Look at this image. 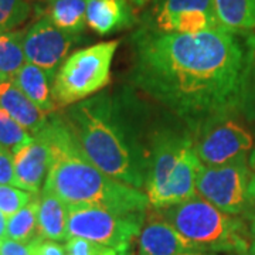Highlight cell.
Masks as SVG:
<instances>
[{
    "instance_id": "16",
    "label": "cell",
    "mask_w": 255,
    "mask_h": 255,
    "mask_svg": "<svg viewBox=\"0 0 255 255\" xmlns=\"http://www.w3.org/2000/svg\"><path fill=\"white\" fill-rule=\"evenodd\" d=\"M135 18L127 0H88L87 26L98 36H108L129 27Z\"/></svg>"
},
{
    "instance_id": "8",
    "label": "cell",
    "mask_w": 255,
    "mask_h": 255,
    "mask_svg": "<svg viewBox=\"0 0 255 255\" xmlns=\"http://www.w3.org/2000/svg\"><path fill=\"white\" fill-rule=\"evenodd\" d=\"M250 160H237L221 166L203 164L197 174V196L217 209L237 216L248 210L250 204Z\"/></svg>"
},
{
    "instance_id": "26",
    "label": "cell",
    "mask_w": 255,
    "mask_h": 255,
    "mask_svg": "<svg viewBox=\"0 0 255 255\" xmlns=\"http://www.w3.org/2000/svg\"><path fill=\"white\" fill-rule=\"evenodd\" d=\"M34 196L36 194L23 190L16 186L0 184V211L6 217H10L14 213H17L18 210L23 209L24 206H27Z\"/></svg>"
},
{
    "instance_id": "25",
    "label": "cell",
    "mask_w": 255,
    "mask_h": 255,
    "mask_svg": "<svg viewBox=\"0 0 255 255\" xmlns=\"http://www.w3.org/2000/svg\"><path fill=\"white\" fill-rule=\"evenodd\" d=\"M33 0H0V33L14 31L31 14Z\"/></svg>"
},
{
    "instance_id": "20",
    "label": "cell",
    "mask_w": 255,
    "mask_h": 255,
    "mask_svg": "<svg viewBox=\"0 0 255 255\" xmlns=\"http://www.w3.org/2000/svg\"><path fill=\"white\" fill-rule=\"evenodd\" d=\"M88 0H47L44 16L55 27L71 34H81L87 21Z\"/></svg>"
},
{
    "instance_id": "31",
    "label": "cell",
    "mask_w": 255,
    "mask_h": 255,
    "mask_svg": "<svg viewBox=\"0 0 255 255\" xmlns=\"http://www.w3.org/2000/svg\"><path fill=\"white\" fill-rule=\"evenodd\" d=\"M128 4H129V7L132 9L133 11V14L137 13V11H140V10H143L150 3V1H153V0H127Z\"/></svg>"
},
{
    "instance_id": "14",
    "label": "cell",
    "mask_w": 255,
    "mask_h": 255,
    "mask_svg": "<svg viewBox=\"0 0 255 255\" xmlns=\"http://www.w3.org/2000/svg\"><path fill=\"white\" fill-rule=\"evenodd\" d=\"M16 186L37 194L46 180L50 167V149L41 137H34L13 155Z\"/></svg>"
},
{
    "instance_id": "9",
    "label": "cell",
    "mask_w": 255,
    "mask_h": 255,
    "mask_svg": "<svg viewBox=\"0 0 255 255\" xmlns=\"http://www.w3.org/2000/svg\"><path fill=\"white\" fill-rule=\"evenodd\" d=\"M80 34L55 27L47 17H40L24 31L23 50L26 63L43 68L54 78L70 50L80 43Z\"/></svg>"
},
{
    "instance_id": "6",
    "label": "cell",
    "mask_w": 255,
    "mask_h": 255,
    "mask_svg": "<svg viewBox=\"0 0 255 255\" xmlns=\"http://www.w3.org/2000/svg\"><path fill=\"white\" fill-rule=\"evenodd\" d=\"M68 238L78 237L128 255L139 237L146 213H121L94 206H68Z\"/></svg>"
},
{
    "instance_id": "12",
    "label": "cell",
    "mask_w": 255,
    "mask_h": 255,
    "mask_svg": "<svg viewBox=\"0 0 255 255\" xmlns=\"http://www.w3.org/2000/svg\"><path fill=\"white\" fill-rule=\"evenodd\" d=\"M193 143V139L187 135L173 133V132H160L156 133L153 140L152 160L146 177L145 190L147 199H152L159 193L183 155L184 149Z\"/></svg>"
},
{
    "instance_id": "11",
    "label": "cell",
    "mask_w": 255,
    "mask_h": 255,
    "mask_svg": "<svg viewBox=\"0 0 255 255\" xmlns=\"http://www.w3.org/2000/svg\"><path fill=\"white\" fill-rule=\"evenodd\" d=\"M201 166L203 163L196 153L194 143H191L184 149L166 184L149 199V204L155 209L163 210L197 196L196 182Z\"/></svg>"
},
{
    "instance_id": "36",
    "label": "cell",
    "mask_w": 255,
    "mask_h": 255,
    "mask_svg": "<svg viewBox=\"0 0 255 255\" xmlns=\"http://www.w3.org/2000/svg\"><path fill=\"white\" fill-rule=\"evenodd\" d=\"M247 255H255V240L250 244V248H248V254Z\"/></svg>"
},
{
    "instance_id": "15",
    "label": "cell",
    "mask_w": 255,
    "mask_h": 255,
    "mask_svg": "<svg viewBox=\"0 0 255 255\" xmlns=\"http://www.w3.org/2000/svg\"><path fill=\"white\" fill-rule=\"evenodd\" d=\"M0 107L33 136L40 133L48 122L46 112L40 110L13 80L0 81Z\"/></svg>"
},
{
    "instance_id": "33",
    "label": "cell",
    "mask_w": 255,
    "mask_h": 255,
    "mask_svg": "<svg viewBox=\"0 0 255 255\" xmlns=\"http://www.w3.org/2000/svg\"><path fill=\"white\" fill-rule=\"evenodd\" d=\"M6 228H7V217L0 211V244L6 240Z\"/></svg>"
},
{
    "instance_id": "37",
    "label": "cell",
    "mask_w": 255,
    "mask_h": 255,
    "mask_svg": "<svg viewBox=\"0 0 255 255\" xmlns=\"http://www.w3.org/2000/svg\"><path fill=\"white\" fill-rule=\"evenodd\" d=\"M253 170H255V166H254V167H253Z\"/></svg>"
},
{
    "instance_id": "7",
    "label": "cell",
    "mask_w": 255,
    "mask_h": 255,
    "mask_svg": "<svg viewBox=\"0 0 255 255\" xmlns=\"http://www.w3.org/2000/svg\"><path fill=\"white\" fill-rule=\"evenodd\" d=\"M193 143L201 163L206 166L250 160L255 145L250 130L231 118L230 114L213 117L201 124Z\"/></svg>"
},
{
    "instance_id": "5",
    "label": "cell",
    "mask_w": 255,
    "mask_h": 255,
    "mask_svg": "<svg viewBox=\"0 0 255 255\" xmlns=\"http://www.w3.org/2000/svg\"><path fill=\"white\" fill-rule=\"evenodd\" d=\"M119 40L102 41L70 54L53 81L57 108H68L100 94L111 82V67Z\"/></svg>"
},
{
    "instance_id": "4",
    "label": "cell",
    "mask_w": 255,
    "mask_h": 255,
    "mask_svg": "<svg viewBox=\"0 0 255 255\" xmlns=\"http://www.w3.org/2000/svg\"><path fill=\"white\" fill-rule=\"evenodd\" d=\"M162 217L199 251L248 254L251 243L247 238L244 221L200 196L163 209Z\"/></svg>"
},
{
    "instance_id": "3",
    "label": "cell",
    "mask_w": 255,
    "mask_h": 255,
    "mask_svg": "<svg viewBox=\"0 0 255 255\" xmlns=\"http://www.w3.org/2000/svg\"><path fill=\"white\" fill-rule=\"evenodd\" d=\"M36 136L50 149V167L43 190L68 206L146 213L150 206L146 193L100 170L84 155L61 115L48 117L46 128Z\"/></svg>"
},
{
    "instance_id": "28",
    "label": "cell",
    "mask_w": 255,
    "mask_h": 255,
    "mask_svg": "<svg viewBox=\"0 0 255 255\" xmlns=\"http://www.w3.org/2000/svg\"><path fill=\"white\" fill-rule=\"evenodd\" d=\"M31 255H67L65 247L58 244L57 241L37 238L33 243L28 244Z\"/></svg>"
},
{
    "instance_id": "10",
    "label": "cell",
    "mask_w": 255,
    "mask_h": 255,
    "mask_svg": "<svg viewBox=\"0 0 255 255\" xmlns=\"http://www.w3.org/2000/svg\"><path fill=\"white\" fill-rule=\"evenodd\" d=\"M150 27L163 33L196 34L223 26L213 0H162Z\"/></svg>"
},
{
    "instance_id": "1",
    "label": "cell",
    "mask_w": 255,
    "mask_h": 255,
    "mask_svg": "<svg viewBox=\"0 0 255 255\" xmlns=\"http://www.w3.org/2000/svg\"><path fill=\"white\" fill-rule=\"evenodd\" d=\"M132 44L135 87L190 127L237 111L244 47L234 33L219 27L179 34L147 26Z\"/></svg>"
},
{
    "instance_id": "27",
    "label": "cell",
    "mask_w": 255,
    "mask_h": 255,
    "mask_svg": "<svg viewBox=\"0 0 255 255\" xmlns=\"http://www.w3.org/2000/svg\"><path fill=\"white\" fill-rule=\"evenodd\" d=\"M65 251L67 255H121L115 248L78 237L67 240Z\"/></svg>"
},
{
    "instance_id": "17",
    "label": "cell",
    "mask_w": 255,
    "mask_h": 255,
    "mask_svg": "<svg viewBox=\"0 0 255 255\" xmlns=\"http://www.w3.org/2000/svg\"><path fill=\"white\" fill-rule=\"evenodd\" d=\"M13 81L47 115L57 110L53 95L54 78L43 68L26 63L14 75Z\"/></svg>"
},
{
    "instance_id": "22",
    "label": "cell",
    "mask_w": 255,
    "mask_h": 255,
    "mask_svg": "<svg viewBox=\"0 0 255 255\" xmlns=\"http://www.w3.org/2000/svg\"><path fill=\"white\" fill-rule=\"evenodd\" d=\"M37 213H38V197L34 196L27 206H24L17 213L7 217L6 238L21 244H30L37 238H41L38 233Z\"/></svg>"
},
{
    "instance_id": "18",
    "label": "cell",
    "mask_w": 255,
    "mask_h": 255,
    "mask_svg": "<svg viewBox=\"0 0 255 255\" xmlns=\"http://www.w3.org/2000/svg\"><path fill=\"white\" fill-rule=\"evenodd\" d=\"M40 237L51 241L68 240V207L57 196L43 190L37 213Z\"/></svg>"
},
{
    "instance_id": "35",
    "label": "cell",
    "mask_w": 255,
    "mask_h": 255,
    "mask_svg": "<svg viewBox=\"0 0 255 255\" xmlns=\"http://www.w3.org/2000/svg\"><path fill=\"white\" fill-rule=\"evenodd\" d=\"M250 166H251V169L255 166V145L253 152H251V155H250Z\"/></svg>"
},
{
    "instance_id": "19",
    "label": "cell",
    "mask_w": 255,
    "mask_h": 255,
    "mask_svg": "<svg viewBox=\"0 0 255 255\" xmlns=\"http://www.w3.org/2000/svg\"><path fill=\"white\" fill-rule=\"evenodd\" d=\"M219 23L231 33H255V0H213Z\"/></svg>"
},
{
    "instance_id": "13",
    "label": "cell",
    "mask_w": 255,
    "mask_h": 255,
    "mask_svg": "<svg viewBox=\"0 0 255 255\" xmlns=\"http://www.w3.org/2000/svg\"><path fill=\"white\" fill-rule=\"evenodd\" d=\"M137 238V255H182L199 251L162 214L145 223Z\"/></svg>"
},
{
    "instance_id": "23",
    "label": "cell",
    "mask_w": 255,
    "mask_h": 255,
    "mask_svg": "<svg viewBox=\"0 0 255 255\" xmlns=\"http://www.w3.org/2000/svg\"><path fill=\"white\" fill-rule=\"evenodd\" d=\"M24 31L0 33V81L13 80L17 71L26 64L23 50Z\"/></svg>"
},
{
    "instance_id": "24",
    "label": "cell",
    "mask_w": 255,
    "mask_h": 255,
    "mask_svg": "<svg viewBox=\"0 0 255 255\" xmlns=\"http://www.w3.org/2000/svg\"><path fill=\"white\" fill-rule=\"evenodd\" d=\"M33 140L34 136L27 129L21 127L0 107V146L14 155L18 149L31 143Z\"/></svg>"
},
{
    "instance_id": "34",
    "label": "cell",
    "mask_w": 255,
    "mask_h": 255,
    "mask_svg": "<svg viewBox=\"0 0 255 255\" xmlns=\"http://www.w3.org/2000/svg\"><path fill=\"white\" fill-rule=\"evenodd\" d=\"M182 255H217V254H211V253H207V251H193V253H187V254Z\"/></svg>"
},
{
    "instance_id": "30",
    "label": "cell",
    "mask_w": 255,
    "mask_h": 255,
    "mask_svg": "<svg viewBox=\"0 0 255 255\" xmlns=\"http://www.w3.org/2000/svg\"><path fill=\"white\" fill-rule=\"evenodd\" d=\"M0 255H31L28 244H21L6 238L0 244Z\"/></svg>"
},
{
    "instance_id": "29",
    "label": "cell",
    "mask_w": 255,
    "mask_h": 255,
    "mask_svg": "<svg viewBox=\"0 0 255 255\" xmlns=\"http://www.w3.org/2000/svg\"><path fill=\"white\" fill-rule=\"evenodd\" d=\"M0 184L16 186L13 155L10 153L9 150H6L4 147H1V146H0Z\"/></svg>"
},
{
    "instance_id": "2",
    "label": "cell",
    "mask_w": 255,
    "mask_h": 255,
    "mask_svg": "<svg viewBox=\"0 0 255 255\" xmlns=\"http://www.w3.org/2000/svg\"><path fill=\"white\" fill-rule=\"evenodd\" d=\"M135 101L124 92H100L68 107L63 118L84 155L100 170L142 190L156 135H145L143 112Z\"/></svg>"
},
{
    "instance_id": "32",
    "label": "cell",
    "mask_w": 255,
    "mask_h": 255,
    "mask_svg": "<svg viewBox=\"0 0 255 255\" xmlns=\"http://www.w3.org/2000/svg\"><path fill=\"white\" fill-rule=\"evenodd\" d=\"M248 194H250V204H248V210L251 209L253 211H255V173L251 176L250 187H248Z\"/></svg>"
},
{
    "instance_id": "21",
    "label": "cell",
    "mask_w": 255,
    "mask_h": 255,
    "mask_svg": "<svg viewBox=\"0 0 255 255\" xmlns=\"http://www.w3.org/2000/svg\"><path fill=\"white\" fill-rule=\"evenodd\" d=\"M237 112L247 121L255 122V33L247 37L238 87Z\"/></svg>"
}]
</instances>
